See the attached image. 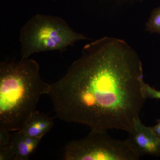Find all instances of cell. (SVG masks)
Segmentation results:
<instances>
[{"mask_svg": "<svg viewBox=\"0 0 160 160\" xmlns=\"http://www.w3.org/2000/svg\"><path fill=\"white\" fill-rule=\"evenodd\" d=\"M158 123H160V119L158 120Z\"/></svg>", "mask_w": 160, "mask_h": 160, "instance_id": "obj_13", "label": "cell"}, {"mask_svg": "<svg viewBox=\"0 0 160 160\" xmlns=\"http://www.w3.org/2000/svg\"><path fill=\"white\" fill-rule=\"evenodd\" d=\"M145 83L137 52L124 40L105 37L83 47L48 95L62 121L130 133L146 99Z\"/></svg>", "mask_w": 160, "mask_h": 160, "instance_id": "obj_1", "label": "cell"}, {"mask_svg": "<svg viewBox=\"0 0 160 160\" xmlns=\"http://www.w3.org/2000/svg\"><path fill=\"white\" fill-rule=\"evenodd\" d=\"M11 132L0 130V148L10 145L12 139Z\"/></svg>", "mask_w": 160, "mask_h": 160, "instance_id": "obj_11", "label": "cell"}, {"mask_svg": "<svg viewBox=\"0 0 160 160\" xmlns=\"http://www.w3.org/2000/svg\"><path fill=\"white\" fill-rule=\"evenodd\" d=\"M42 138L31 137L19 131L12 133L10 145L14 152V160H28L38 148Z\"/></svg>", "mask_w": 160, "mask_h": 160, "instance_id": "obj_7", "label": "cell"}, {"mask_svg": "<svg viewBox=\"0 0 160 160\" xmlns=\"http://www.w3.org/2000/svg\"><path fill=\"white\" fill-rule=\"evenodd\" d=\"M151 128L156 136L160 140V123H158L155 126L151 127Z\"/></svg>", "mask_w": 160, "mask_h": 160, "instance_id": "obj_12", "label": "cell"}, {"mask_svg": "<svg viewBox=\"0 0 160 160\" xmlns=\"http://www.w3.org/2000/svg\"><path fill=\"white\" fill-rule=\"evenodd\" d=\"M87 39L62 18L36 14L20 30L21 59H28L32 54L43 52L64 51L77 42Z\"/></svg>", "mask_w": 160, "mask_h": 160, "instance_id": "obj_3", "label": "cell"}, {"mask_svg": "<svg viewBox=\"0 0 160 160\" xmlns=\"http://www.w3.org/2000/svg\"><path fill=\"white\" fill-rule=\"evenodd\" d=\"M14 152L11 145L0 148V160H14Z\"/></svg>", "mask_w": 160, "mask_h": 160, "instance_id": "obj_9", "label": "cell"}, {"mask_svg": "<svg viewBox=\"0 0 160 160\" xmlns=\"http://www.w3.org/2000/svg\"><path fill=\"white\" fill-rule=\"evenodd\" d=\"M106 130L92 129L86 137L66 145L65 160H137L140 157L127 140L111 137Z\"/></svg>", "mask_w": 160, "mask_h": 160, "instance_id": "obj_4", "label": "cell"}, {"mask_svg": "<svg viewBox=\"0 0 160 160\" xmlns=\"http://www.w3.org/2000/svg\"><path fill=\"white\" fill-rule=\"evenodd\" d=\"M53 124L52 118L36 109L19 131L31 137L43 138L51 130Z\"/></svg>", "mask_w": 160, "mask_h": 160, "instance_id": "obj_6", "label": "cell"}, {"mask_svg": "<svg viewBox=\"0 0 160 160\" xmlns=\"http://www.w3.org/2000/svg\"><path fill=\"white\" fill-rule=\"evenodd\" d=\"M146 29L152 33L160 34V6L151 12L146 24Z\"/></svg>", "mask_w": 160, "mask_h": 160, "instance_id": "obj_8", "label": "cell"}, {"mask_svg": "<svg viewBox=\"0 0 160 160\" xmlns=\"http://www.w3.org/2000/svg\"><path fill=\"white\" fill-rule=\"evenodd\" d=\"M127 141L140 157L145 155L160 156V140L151 127L144 125L140 118L136 121L132 132Z\"/></svg>", "mask_w": 160, "mask_h": 160, "instance_id": "obj_5", "label": "cell"}, {"mask_svg": "<svg viewBox=\"0 0 160 160\" xmlns=\"http://www.w3.org/2000/svg\"><path fill=\"white\" fill-rule=\"evenodd\" d=\"M51 84L41 78L38 63L33 59L0 64V130L22 129L36 110L40 97L49 94Z\"/></svg>", "mask_w": 160, "mask_h": 160, "instance_id": "obj_2", "label": "cell"}, {"mask_svg": "<svg viewBox=\"0 0 160 160\" xmlns=\"http://www.w3.org/2000/svg\"><path fill=\"white\" fill-rule=\"evenodd\" d=\"M144 94L146 99H160V91L155 89L147 83H145L144 86Z\"/></svg>", "mask_w": 160, "mask_h": 160, "instance_id": "obj_10", "label": "cell"}]
</instances>
